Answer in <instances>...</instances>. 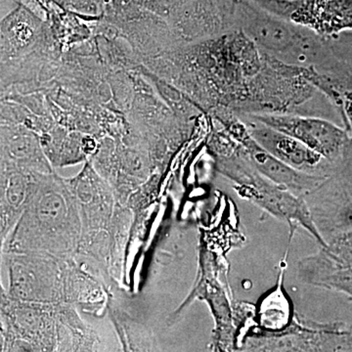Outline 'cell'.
<instances>
[{
  "label": "cell",
  "mask_w": 352,
  "mask_h": 352,
  "mask_svg": "<svg viewBox=\"0 0 352 352\" xmlns=\"http://www.w3.org/2000/svg\"><path fill=\"white\" fill-rule=\"evenodd\" d=\"M227 175L235 182L239 195L258 206L275 219L287 222L291 231L302 227L320 248H325V241L317 230L305 199L296 196L289 189L277 184L261 175L251 163L229 166Z\"/></svg>",
  "instance_id": "cell-1"
},
{
  "label": "cell",
  "mask_w": 352,
  "mask_h": 352,
  "mask_svg": "<svg viewBox=\"0 0 352 352\" xmlns=\"http://www.w3.org/2000/svg\"><path fill=\"white\" fill-rule=\"evenodd\" d=\"M315 227L326 244L352 231V177L328 176L305 197Z\"/></svg>",
  "instance_id": "cell-2"
},
{
  "label": "cell",
  "mask_w": 352,
  "mask_h": 352,
  "mask_svg": "<svg viewBox=\"0 0 352 352\" xmlns=\"http://www.w3.org/2000/svg\"><path fill=\"white\" fill-rule=\"evenodd\" d=\"M258 122L298 139L330 163L342 160L349 138L346 131L327 120L298 116H258Z\"/></svg>",
  "instance_id": "cell-3"
},
{
  "label": "cell",
  "mask_w": 352,
  "mask_h": 352,
  "mask_svg": "<svg viewBox=\"0 0 352 352\" xmlns=\"http://www.w3.org/2000/svg\"><path fill=\"white\" fill-rule=\"evenodd\" d=\"M251 135L264 150L287 166L308 175L330 176L322 168L323 161L328 160L298 139L263 124L261 126H254Z\"/></svg>",
  "instance_id": "cell-4"
},
{
  "label": "cell",
  "mask_w": 352,
  "mask_h": 352,
  "mask_svg": "<svg viewBox=\"0 0 352 352\" xmlns=\"http://www.w3.org/2000/svg\"><path fill=\"white\" fill-rule=\"evenodd\" d=\"M287 13L328 34L352 30V0H289Z\"/></svg>",
  "instance_id": "cell-5"
},
{
  "label": "cell",
  "mask_w": 352,
  "mask_h": 352,
  "mask_svg": "<svg viewBox=\"0 0 352 352\" xmlns=\"http://www.w3.org/2000/svg\"><path fill=\"white\" fill-rule=\"evenodd\" d=\"M45 264L32 258H19L11 265V293L20 300H44L52 298L54 273L43 271Z\"/></svg>",
  "instance_id": "cell-6"
},
{
  "label": "cell",
  "mask_w": 352,
  "mask_h": 352,
  "mask_svg": "<svg viewBox=\"0 0 352 352\" xmlns=\"http://www.w3.org/2000/svg\"><path fill=\"white\" fill-rule=\"evenodd\" d=\"M298 275L305 283L340 292L352 298V268L338 265L322 249L298 261Z\"/></svg>",
  "instance_id": "cell-7"
},
{
  "label": "cell",
  "mask_w": 352,
  "mask_h": 352,
  "mask_svg": "<svg viewBox=\"0 0 352 352\" xmlns=\"http://www.w3.org/2000/svg\"><path fill=\"white\" fill-rule=\"evenodd\" d=\"M32 214L38 232L44 235H57L60 231L71 229L68 201L56 191L46 192L36 198L32 204Z\"/></svg>",
  "instance_id": "cell-8"
},
{
  "label": "cell",
  "mask_w": 352,
  "mask_h": 352,
  "mask_svg": "<svg viewBox=\"0 0 352 352\" xmlns=\"http://www.w3.org/2000/svg\"><path fill=\"white\" fill-rule=\"evenodd\" d=\"M320 249L338 265L352 268V231L331 240Z\"/></svg>",
  "instance_id": "cell-9"
},
{
  "label": "cell",
  "mask_w": 352,
  "mask_h": 352,
  "mask_svg": "<svg viewBox=\"0 0 352 352\" xmlns=\"http://www.w3.org/2000/svg\"><path fill=\"white\" fill-rule=\"evenodd\" d=\"M6 192H4V204L6 208H19L24 205L27 200L28 189L25 182L21 178H13L11 182L6 184Z\"/></svg>",
  "instance_id": "cell-10"
}]
</instances>
